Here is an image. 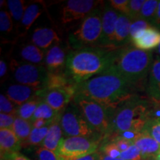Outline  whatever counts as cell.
<instances>
[{"mask_svg":"<svg viewBox=\"0 0 160 160\" xmlns=\"http://www.w3.org/2000/svg\"><path fill=\"white\" fill-rule=\"evenodd\" d=\"M136 88L117 74L104 72L77 85V94L113 111L136 96Z\"/></svg>","mask_w":160,"mask_h":160,"instance_id":"6da1fadb","label":"cell"},{"mask_svg":"<svg viewBox=\"0 0 160 160\" xmlns=\"http://www.w3.org/2000/svg\"><path fill=\"white\" fill-rule=\"evenodd\" d=\"M112 59L113 51L98 47L73 50L67 56L65 74L73 84L79 85L107 71Z\"/></svg>","mask_w":160,"mask_h":160,"instance_id":"7a4b0ae2","label":"cell"},{"mask_svg":"<svg viewBox=\"0 0 160 160\" xmlns=\"http://www.w3.org/2000/svg\"><path fill=\"white\" fill-rule=\"evenodd\" d=\"M153 60L151 51L125 45L113 51L111 67L105 72L117 74L137 87L149 75Z\"/></svg>","mask_w":160,"mask_h":160,"instance_id":"3957f363","label":"cell"},{"mask_svg":"<svg viewBox=\"0 0 160 160\" xmlns=\"http://www.w3.org/2000/svg\"><path fill=\"white\" fill-rule=\"evenodd\" d=\"M151 119L148 103L136 95L113 111L111 133L114 132L119 136L133 133L134 137L142 131Z\"/></svg>","mask_w":160,"mask_h":160,"instance_id":"277c9868","label":"cell"},{"mask_svg":"<svg viewBox=\"0 0 160 160\" xmlns=\"http://www.w3.org/2000/svg\"><path fill=\"white\" fill-rule=\"evenodd\" d=\"M102 12L96 8L82 20L79 27L69 35V42L74 50L99 48L102 35Z\"/></svg>","mask_w":160,"mask_h":160,"instance_id":"5b68a950","label":"cell"},{"mask_svg":"<svg viewBox=\"0 0 160 160\" xmlns=\"http://www.w3.org/2000/svg\"><path fill=\"white\" fill-rule=\"evenodd\" d=\"M73 101L86 121L97 133L103 136L111 133L113 111L79 94H76Z\"/></svg>","mask_w":160,"mask_h":160,"instance_id":"8992f818","label":"cell"},{"mask_svg":"<svg viewBox=\"0 0 160 160\" xmlns=\"http://www.w3.org/2000/svg\"><path fill=\"white\" fill-rule=\"evenodd\" d=\"M60 124L64 135L67 137L95 138L96 133H97L86 121L75 103L74 105H70L62 111Z\"/></svg>","mask_w":160,"mask_h":160,"instance_id":"52a82bcc","label":"cell"},{"mask_svg":"<svg viewBox=\"0 0 160 160\" xmlns=\"http://www.w3.org/2000/svg\"><path fill=\"white\" fill-rule=\"evenodd\" d=\"M11 68L13 77L19 84L43 89L48 74L45 66L13 60Z\"/></svg>","mask_w":160,"mask_h":160,"instance_id":"ba28073f","label":"cell"},{"mask_svg":"<svg viewBox=\"0 0 160 160\" xmlns=\"http://www.w3.org/2000/svg\"><path fill=\"white\" fill-rule=\"evenodd\" d=\"M99 142L100 140L97 138L83 137L64 138L57 153L62 157L73 160L97 151Z\"/></svg>","mask_w":160,"mask_h":160,"instance_id":"9c48e42d","label":"cell"},{"mask_svg":"<svg viewBox=\"0 0 160 160\" xmlns=\"http://www.w3.org/2000/svg\"><path fill=\"white\" fill-rule=\"evenodd\" d=\"M100 2L93 0H69L64 4L60 14L62 25H68L78 20L84 19L93 10L97 8Z\"/></svg>","mask_w":160,"mask_h":160,"instance_id":"30bf717a","label":"cell"},{"mask_svg":"<svg viewBox=\"0 0 160 160\" xmlns=\"http://www.w3.org/2000/svg\"><path fill=\"white\" fill-rule=\"evenodd\" d=\"M77 92V85L72 84L66 87L50 91H43L42 89L38 93V97L48 104L56 111L62 113L74 99Z\"/></svg>","mask_w":160,"mask_h":160,"instance_id":"8fae6325","label":"cell"},{"mask_svg":"<svg viewBox=\"0 0 160 160\" xmlns=\"http://www.w3.org/2000/svg\"><path fill=\"white\" fill-rule=\"evenodd\" d=\"M119 13L111 6L106 5L102 12V35L99 48L110 51H116L115 28Z\"/></svg>","mask_w":160,"mask_h":160,"instance_id":"7c38bea8","label":"cell"},{"mask_svg":"<svg viewBox=\"0 0 160 160\" xmlns=\"http://www.w3.org/2000/svg\"><path fill=\"white\" fill-rule=\"evenodd\" d=\"M133 46L145 51H151L159 46L160 43V31L157 28L150 27L139 32L131 39Z\"/></svg>","mask_w":160,"mask_h":160,"instance_id":"4fadbf2b","label":"cell"},{"mask_svg":"<svg viewBox=\"0 0 160 160\" xmlns=\"http://www.w3.org/2000/svg\"><path fill=\"white\" fill-rule=\"evenodd\" d=\"M41 90L21 84L11 85L6 91V97L16 105L20 106L33 98L38 97V93Z\"/></svg>","mask_w":160,"mask_h":160,"instance_id":"5bb4252c","label":"cell"},{"mask_svg":"<svg viewBox=\"0 0 160 160\" xmlns=\"http://www.w3.org/2000/svg\"><path fill=\"white\" fill-rule=\"evenodd\" d=\"M132 141L141 151L143 160L156 157L160 151L159 144L145 130L136 135Z\"/></svg>","mask_w":160,"mask_h":160,"instance_id":"9a60e30c","label":"cell"},{"mask_svg":"<svg viewBox=\"0 0 160 160\" xmlns=\"http://www.w3.org/2000/svg\"><path fill=\"white\" fill-rule=\"evenodd\" d=\"M66 57L65 51L59 45H53L47 51L45 58V66L48 73L62 71L65 69Z\"/></svg>","mask_w":160,"mask_h":160,"instance_id":"2e32d148","label":"cell"},{"mask_svg":"<svg viewBox=\"0 0 160 160\" xmlns=\"http://www.w3.org/2000/svg\"><path fill=\"white\" fill-rule=\"evenodd\" d=\"M31 41L33 45L39 48L46 50L52 47L53 43L57 44L59 42V38L57 32L49 28H38L33 32Z\"/></svg>","mask_w":160,"mask_h":160,"instance_id":"e0dca14e","label":"cell"},{"mask_svg":"<svg viewBox=\"0 0 160 160\" xmlns=\"http://www.w3.org/2000/svg\"><path fill=\"white\" fill-rule=\"evenodd\" d=\"M61 115L62 113L50 125L47 136H46L43 142L41 145V147L56 152V153H57V150L59 148V146L61 143L62 140L64 139L63 131L62 129L61 124H60Z\"/></svg>","mask_w":160,"mask_h":160,"instance_id":"ac0fdd59","label":"cell"},{"mask_svg":"<svg viewBox=\"0 0 160 160\" xmlns=\"http://www.w3.org/2000/svg\"><path fill=\"white\" fill-rule=\"evenodd\" d=\"M131 23L132 20L128 16L119 13L115 28L116 49L124 47L131 41Z\"/></svg>","mask_w":160,"mask_h":160,"instance_id":"d6986e66","label":"cell"},{"mask_svg":"<svg viewBox=\"0 0 160 160\" xmlns=\"http://www.w3.org/2000/svg\"><path fill=\"white\" fill-rule=\"evenodd\" d=\"M147 93L155 102H160V57L153 60L149 73Z\"/></svg>","mask_w":160,"mask_h":160,"instance_id":"ffe728a7","label":"cell"},{"mask_svg":"<svg viewBox=\"0 0 160 160\" xmlns=\"http://www.w3.org/2000/svg\"><path fill=\"white\" fill-rule=\"evenodd\" d=\"M21 141L12 129H0V151L1 155L17 153L21 149Z\"/></svg>","mask_w":160,"mask_h":160,"instance_id":"44dd1931","label":"cell"},{"mask_svg":"<svg viewBox=\"0 0 160 160\" xmlns=\"http://www.w3.org/2000/svg\"><path fill=\"white\" fill-rule=\"evenodd\" d=\"M46 53L44 50L39 48L33 44H28L24 45L20 50V57L26 62L41 65Z\"/></svg>","mask_w":160,"mask_h":160,"instance_id":"7402d4cb","label":"cell"},{"mask_svg":"<svg viewBox=\"0 0 160 160\" xmlns=\"http://www.w3.org/2000/svg\"><path fill=\"white\" fill-rule=\"evenodd\" d=\"M72 84L73 83L68 79V77L65 74V71L48 73L42 90L43 91H50V90L66 87V86L72 85Z\"/></svg>","mask_w":160,"mask_h":160,"instance_id":"603a6c76","label":"cell"},{"mask_svg":"<svg viewBox=\"0 0 160 160\" xmlns=\"http://www.w3.org/2000/svg\"><path fill=\"white\" fill-rule=\"evenodd\" d=\"M42 12V7L39 3H31L26 7L22 19L21 21V27L24 31L27 32L41 15Z\"/></svg>","mask_w":160,"mask_h":160,"instance_id":"cb8c5ba5","label":"cell"},{"mask_svg":"<svg viewBox=\"0 0 160 160\" xmlns=\"http://www.w3.org/2000/svg\"><path fill=\"white\" fill-rule=\"evenodd\" d=\"M33 126L31 121L23 119L22 118L17 117L13 123L12 130L17 136L22 144H25L31 134Z\"/></svg>","mask_w":160,"mask_h":160,"instance_id":"d4e9b609","label":"cell"},{"mask_svg":"<svg viewBox=\"0 0 160 160\" xmlns=\"http://www.w3.org/2000/svg\"><path fill=\"white\" fill-rule=\"evenodd\" d=\"M42 100V99L41 98L36 97L29 101L26 102L22 105L18 106L17 117L23 119L28 120V121H31L36 110H37L38 105L41 102Z\"/></svg>","mask_w":160,"mask_h":160,"instance_id":"484cf974","label":"cell"},{"mask_svg":"<svg viewBox=\"0 0 160 160\" xmlns=\"http://www.w3.org/2000/svg\"><path fill=\"white\" fill-rule=\"evenodd\" d=\"M61 113H62L56 111L54 109L52 108L48 104L46 103L43 100H42L41 102L38 105L31 122H33L38 119H43L45 120H49V121H53V120L57 119Z\"/></svg>","mask_w":160,"mask_h":160,"instance_id":"4316f807","label":"cell"},{"mask_svg":"<svg viewBox=\"0 0 160 160\" xmlns=\"http://www.w3.org/2000/svg\"><path fill=\"white\" fill-rule=\"evenodd\" d=\"M6 4L12 19L17 22H21L27 7H25V2L23 0H8Z\"/></svg>","mask_w":160,"mask_h":160,"instance_id":"83f0119b","label":"cell"},{"mask_svg":"<svg viewBox=\"0 0 160 160\" xmlns=\"http://www.w3.org/2000/svg\"><path fill=\"white\" fill-rule=\"evenodd\" d=\"M159 2L157 0H145L142 8L139 19L146 20L151 23L154 19Z\"/></svg>","mask_w":160,"mask_h":160,"instance_id":"f1b7e54d","label":"cell"},{"mask_svg":"<svg viewBox=\"0 0 160 160\" xmlns=\"http://www.w3.org/2000/svg\"><path fill=\"white\" fill-rule=\"evenodd\" d=\"M50 126L42 128H33L31 131L30 137L26 142V145L37 146L41 145L43 142L44 139L47 136L48 132Z\"/></svg>","mask_w":160,"mask_h":160,"instance_id":"f546056e","label":"cell"},{"mask_svg":"<svg viewBox=\"0 0 160 160\" xmlns=\"http://www.w3.org/2000/svg\"><path fill=\"white\" fill-rule=\"evenodd\" d=\"M143 130L147 131L160 145V117L151 118L146 123Z\"/></svg>","mask_w":160,"mask_h":160,"instance_id":"4dcf8cb0","label":"cell"},{"mask_svg":"<svg viewBox=\"0 0 160 160\" xmlns=\"http://www.w3.org/2000/svg\"><path fill=\"white\" fill-rule=\"evenodd\" d=\"M99 151L101 154L112 158H119L121 154V152L118 149L117 145L111 140L104 142L99 147Z\"/></svg>","mask_w":160,"mask_h":160,"instance_id":"1f68e13d","label":"cell"},{"mask_svg":"<svg viewBox=\"0 0 160 160\" xmlns=\"http://www.w3.org/2000/svg\"><path fill=\"white\" fill-rule=\"evenodd\" d=\"M16 105L13 103L8 98L1 93L0 95V111L1 113H6V114L13 115L17 117V108Z\"/></svg>","mask_w":160,"mask_h":160,"instance_id":"d6a6232c","label":"cell"},{"mask_svg":"<svg viewBox=\"0 0 160 160\" xmlns=\"http://www.w3.org/2000/svg\"><path fill=\"white\" fill-rule=\"evenodd\" d=\"M38 160H71L62 157L56 152L48 150L45 148L40 147L37 151Z\"/></svg>","mask_w":160,"mask_h":160,"instance_id":"836d02e7","label":"cell"},{"mask_svg":"<svg viewBox=\"0 0 160 160\" xmlns=\"http://www.w3.org/2000/svg\"><path fill=\"white\" fill-rule=\"evenodd\" d=\"M9 12L5 10L0 11V30L4 33H10L13 29V21Z\"/></svg>","mask_w":160,"mask_h":160,"instance_id":"e575fe53","label":"cell"},{"mask_svg":"<svg viewBox=\"0 0 160 160\" xmlns=\"http://www.w3.org/2000/svg\"><path fill=\"white\" fill-rule=\"evenodd\" d=\"M145 0H131L129 3V15L128 17L132 22L139 19L140 13Z\"/></svg>","mask_w":160,"mask_h":160,"instance_id":"d590c367","label":"cell"},{"mask_svg":"<svg viewBox=\"0 0 160 160\" xmlns=\"http://www.w3.org/2000/svg\"><path fill=\"white\" fill-rule=\"evenodd\" d=\"M120 158L125 160H143L141 151L134 144L132 145L128 149L122 152Z\"/></svg>","mask_w":160,"mask_h":160,"instance_id":"8d00e7d4","label":"cell"},{"mask_svg":"<svg viewBox=\"0 0 160 160\" xmlns=\"http://www.w3.org/2000/svg\"><path fill=\"white\" fill-rule=\"evenodd\" d=\"M129 0H110L109 5L115 11L122 14L128 17L129 15Z\"/></svg>","mask_w":160,"mask_h":160,"instance_id":"74e56055","label":"cell"},{"mask_svg":"<svg viewBox=\"0 0 160 160\" xmlns=\"http://www.w3.org/2000/svg\"><path fill=\"white\" fill-rule=\"evenodd\" d=\"M152 26L153 25L149 22L142 19H138L133 21L131 26V39L136 34H137L139 32L148 28L152 27Z\"/></svg>","mask_w":160,"mask_h":160,"instance_id":"f35d334b","label":"cell"},{"mask_svg":"<svg viewBox=\"0 0 160 160\" xmlns=\"http://www.w3.org/2000/svg\"><path fill=\"white\" fill-rule=\"evenodd\" d=\"M110 140H111L112 142H114V144L117 145L118 149L119 150L121 153L126 151L127 149H128L132 145H133L132 139H128V138L125 137H123V136L117 135L115 137H113V139Z\"/></svg>","mask_w":160,"mask_h":160,"instance_id":"ab89813d","label":"cell"},{"mask_svg":"<svg viewBox=\"0 0 160 160\" xmlns=\"http://www.w3.org/2000/svg\"><path fill=\"white\" fill-rule=\"evenodd\" d=\"M16 118L13 115L0 113V129H12Z\"/></svg>","mask_w":160,"mask_h":160,"instance_id":"60d3db41","label":"cell"},{"mask_svg":"<svg viewBox=\"0 0 160 160\" xmlns=\"http://www.w3.org/2000/svg\"><path fill=\"white\" fill-rule=\"evenodd\" d=\"M2 160H31L29 158L26 157L19 152L17 153H7V154L1 155Z\"/></svg>","mask_w":160,"mask_h":160,"instance_id":"b9f144b4","label":"cell"},{"mask_svg":"<svg viewBox=\"0 0 160 160\" xmlns=\"http://www.w3.org/2000/svg\"><path fill=\"white\" fill-rule=\"evenodd\" d=\"M54 120H53V121H49V120H45L43 119H38L34 120V121L31 122V123L32 126H33V128H42L50 126L53 122Z\"/></svg>","mask_w":160,"mask_h":160,"instance_id":"7bdbcfd3","label":"cell"},{"mask_svg":"<svg viewBox=\"0 0 160 160\" xmlns=\"http://www.w3.org/2000/svg\"><path fill=\"white\" fill-rule=\"evenodd\" d=\"M100 157H101V153H100L99 151H97L94 152V153H91V154L80 158H77V159L73 160H100Z\"/></svg>","mask_w":160,"mask_h":160,"instance_id":"ee69618b","label":"cell"},{"mask_svg":"<svg viewBox=\"0 0 160 160\" xmlns=\"http://www.w3.org/2000/svg\"><path fill=\"white\" fill-rule=\"evenodd\" d=\"M152 25L158 29H160V1L159 2V5H158L157 12H156L155 17L153 22H152Z\"/></svg>","mask_w":160,"mask_h":160,"instance_id":"f6af8a7d","label":"cell"},{"mask_svg":"<svg viewBox=\"0 0 160 160\" xmlns=\"http://www.w3.org/2000/svg\"><path fill=\"white\" fill-rule=\"evenodd\" d=\"M7 71H8L7 64H6V62L4 61V60L2 59L1 61H0V77H1V78L5 77L6 73H7Z\"/></svg>","mask_w":160,"mask_h":160,"instance_id":"bcb514c9","label":"cell"},{"mask_svg":"<svg viewBox=\"0 0 160 160\" xmlns=\"http://www.w3.org/2000/svg\"><path fill=\"white\" fill-rule=\"evenodd\" d=\"M100 160H125V159H122V158H120V157L112 158V157H107V156L101 154V157H100Z\"/></svg>","mask_w":160,"mask_h":160,"instance_id":"7dc6e473","label":"cell"},{"mask_svg":"<svg viewBox=\"0 0 160 160\" xmlns=\"http://www.w3.org/2000/svg\"><path fill=\"white\" fill-rule=\"evenodd\" d=\"M157 54H158V57H160V43H159V46H158L157 48Z\"/></svg>","mask_w":160,"mask_h":160,"instance_id":"c3c4849f","label":"cell"},{"mask_svg":"<svg viewBox=\"0 0 160 160\" xmlns=\"http://www.w3.org/2000/svg\"><path fill=\"white\" fill-rule=\"evenodd\" d=\"M156 158H157L158 160H160V151H159V153H158V154L157 155V157H156Z\"/></svg>","mask_w":160,"mask_h":160,"instance_id":"681fc988","label":"cell"},{"mask_svg":"<svg viewBox=\"0 0 160 160\" xmlns=\"http://www.w3.org/2000/svg\"><path fill=\"white\" fill-rule=\"evenodd\" d=\"M145 160H158V159L156 157H151V158H149V159H147Z\"/></svg>","mask_w":160,"mask_h":160,"instance_id":"f907efd6","label":"cell"}]
</instances>
